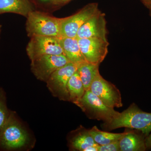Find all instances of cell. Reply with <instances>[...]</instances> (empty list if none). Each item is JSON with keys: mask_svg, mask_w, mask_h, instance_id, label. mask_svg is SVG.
<instances>
[{"mask_svg": "<svg viewBox=\"0 0 151 151\" xmlns=\"http://www.w3.org/2000/svg\"><path fill=\"white\" fill-rule=\"evenodd\" d=\"M103 126L109 130L122 127L134 129L147 137L151 132V113L144 112L133 104L111 121L105 122Z\"/></svg>", "mask_w": 151, "mask_h": 151, "instance_id": "cell-1", "label": "cell"}, {"mask_svg": "<svg viewBox=\"0 0 151 151\" xmlns=\"http://www.w3.org/2000/svg\"><path fill=\"white\" fill-rule=\"evenodd\" d=\"M26 18V29L29 37L35 36L60 37L63 18L56 17L35 10Z\"/></svg>", "mask_w": 151, "mask_h": 151, "instance_id": "cell-2", "label": "cell"}, {"mask_svg": "<svg viewBox=\"0 0 151 151\" xmlns=\"http://www.w3.org/2000/svg\"><path fill=\"white\" fill-rule=\"evenodd\" d=\"M29 140L27 132L17 119L15 113L10 111L0 131V148L6 150H18L25 146Z\"/></svg>", "mask_w": 151, "mask_h": 151, "instance_id": "cell-3", "label": "cell"}, {"mask_svg": "<svg viewBox=\"0 0 151 151\" xmlns=\"http://www.w3.org/2000/svg\"><path fill=\"white\" fill-rule=\"evenodd\" d=\"M75 105L81 108L90 119L103 120L105 122L111 121L119 113L114 108L105 105L90 90L85 91L83 97Z\"/></svg>", "mask_w": 151, "mask_h": 151, "instance_id": "cell-4", "label": "cell"}, {"mask_svg": "<svg viewBox=\"0 0 151 151\" xmlns=\"http://www.w3.org/2000/svg\"><path fill=\"white\" fill-rule=\"evenodd\" d=\"M78 66L69 62L50 76L46 81L47 86L53 96L60 100L69 101L68 83L69 78L77 70Z\"/></svg>", "mask_w": 151, "mask_h": 151, "instance_id": "cell-5", "label": "cell"}, {"mask_svg": "<svg viewBox=\"0 0 151 151\" xmlns=\"http://www.w3.org/2000/svg\"><path fill=\"white\" fill-rule=\"evenodd\" d=\"M31 70L37 79L46 82L60 68L70 62L64 55H45L31 60Z\"/></svg>", "mask_w": 151, "mask_h": 151, "instance_id": "cell-6", "label": "cell"}, {"mask_svg": "<svg viewBox=\"0 0 151 151\" xmlns=\"http://www.w3.org/2000/svg\"><path fill=\"white\" fill-rule=\"evenodd\" d=\"M26 51L30 60L45 55H64L59 38L54 37L35 36L31 37Z\"/></svg>", "mask_w": 151, "mask_h": 151, "instance_id": "cell-7", "label": "cell"}, {"mask_svg": "<svg viewBox=\"0 0 151 151\" xmlns=\"http://www.w3.org/2000/svg\"><path fill=\"white\" fill-rule=\"evenodd\" d=\"M99 11L97 3H90L74 14L63 18L60 37H76L80 27Z\"/></svg>", "mask_w": 151, "mask_h": 151, "instance_id": "cell-8", "label": "cell"}, {"mask_svg": "<svg viewBox=\"0 0 151 151\" xmlns=\"http://www.w3.org/2000/svg\"><path fill=\"white\" fill-rule=\"evenodd\" d=\"M89 90L105 105L111 108L122 107V98L119 89L98 73L92 81Z\"/></svg>", "mask_w": 151, "mask_h": 151, "instance_id": "cell-9", "label": "cell"}, {"mask_svg": "<svg viewBox=\"0 0 151 151\" xmlns=\"http://www.w3.org/2000/svg\"><path fill=\"white\" fill-rule=\"evenodd\" d=\"M78 39L80 50L86 62L100 65L108 53L107 40L97 38Z\"/></svg>", "mask_w": 151, "mask_h": 151, "instance_id": "cell-10", "label": "cell"}, {"mask_svg": "<svg viewBox=\"0 0 151 151\" xmlns=\"http://www.w3.org/2000/svg\"><path fill=\"white\" fill-rule=\"evenodd\" d=\"M107 34L105 14L100 11L89 19L80 27L77 32V39H106Z\"/></svg>", "mask_w": 151, "mask_h": 151, "instance_id": "cell-11", "label": "cell"}, {"mask_svg": "<svg viewBox=\"0 0 151 151\" xmlns=\"http://www.w3.org/2000/svg\"><path fill=\"white\" fill-rule=\"evenodd\" d=\"M35 10L31 0H0V14L10 13L26 18L31 12Z\"/></svg>", "mask_w": 151, "mask_h": 151, "instance_id": "cell-12", "label": "cell"}, {"mask_svg": "<svg viewBox=\"0 0 151 151\" xmlns=\"http://www.w3.org/2000/svg\"><path fill=\"white\" fill-rule=\"evenodd\" d=\"M58 38L64 55L70 62L79 65L83 63L86 62L80 50L77 38L64 37Z\"/></svg>", "mask_w": 151, "mask_h": 151, "instance_id": "cell-13", "label": "cell"}, {"mask_svg": "<svg viewBox=\"0 0 151 151\" xmlns=\"http://www.w3.org/2000/svg\"><path fill=\"white\" fill-rule=\"evenodd\" d=\"M119 145L121 151H144L147 149L142 137L132 132H127L119 140Z\"/></svg>", "mask_w": 151, "mask_h": 151, "instance_id": "cell-14", "label": "cell"}, {"mask_svg": "<svg viewBox=\"0 0 151 151\" xmlns=\"http://www.w3.org/2000/svg\"><path fill=\"white\" fill-rule=\"evenodd\" d=\"M99 65L87 62L78 66L77 71L84 85L85 91L89 90L94 78L99 73Z\"/></svg>", "mask_w": 151, "mask_h": 151, "instance_id": "cell-15", "label": "cell"}, {"mask_svg": "<svg viewBox=\"0 0 151 151\" xmlns=\"http://www.w3.org/2000/svg\"><path fill=\"white\" fill-rule=\"evenodd\" d=\"M67 87L69 101L75 104L83 97L86 91L77 70L69 78Z\"/></svg>", "mask_w": 151, "mask_h": 151, "instance_id": "cell-16", "label": "cell"}, {"mask_svg": "<svg viewBox=\"0 0 151 151\" xmlns=\"http://www.w3.org/2000/svg\"><path fill=\"white\" fill-rule=\"evenodd\" d=\"M95 142L99 145H107L119 141L127 132L119 134L109 133L100 131L96 126L88 130Z\"/></svg>", "mask_w": 151, "mask_h": 151, "instance_id": "cell-17", "label": "cell"}, {"mask_svg": "<svg viewBox=\"0 0 151 151\" xmlns=\"http://www.w3.org/2000/svg\"><path fill=\"white\" fill-rule=\"evenodd\" d=\"M71 146L73 149L79 151H86L91 146H98L95 142L88 130H84L79 132L71 140Z\"/></svg>", "mask_w": 151, "mask_h": 151, "instance_id": "cell-18", "label": "cell"}, {"mask_svg": "<svg viewBox=\"0 0 151 151\" xmlns=\"http://www.w3.org/2000/svg\"><path fill=\"white\" fill-rule=\"evenodd\" d=\"M10 111L6 105L5 94L4 90L0 88V131L8 118Z\"/></svg>", "mask_w": 151, "mask_h": 151, "instance_id": "cell-19", "label": "cell"}, {"mask_svg": "<svg viewBox=\"0 0 151 151\" xmlns=\"http://www.w3.org/2000/svg\"><path fill=\"white\" fill-rule=\"evenodd\" d=\"M119 141L109 143L107 145L98 146L97 147L98 151H120Z\"/></svg>", "mask_w": 151, "mask_h": 151, "instance_id": "cell-20", "label": "cell"}, {"mask_svg": "<svg viewBox=\"0 0 151 151\" xmlns=\"http://www.w3.org/2000/svg\"><path fill=\"white\" fill-rule=\"evenodd\" d=\"M36 1L42 5H55V0H36Z\"/></svg>", "mask_w": 151, "mask_h": 151, "instance_id": "cell-21", "label": "cell"}, {"mask_svg": "<svg viewBox=\"0 0 151 151\" xmlns=\"http://www.w3.org/2000/svg\"><path fill=\"white\" fill-rule=\"evenodd\" d=\"M147 149H151V133L145 139Z\"/></svg>", "mask_w": 151, "mask_h": 151, "instance_id": "cell-22", "label": "cell"}, {"mask_svg": "<svg viewBox=\"0 0 151 151\" xmlns=\"http://www.w3.org/2000/svg\"><path fill=\"white\" fill-rule=\"evenodd\" d=\"M141 2L148 9H150L151 8V0H141Z\"/></svg>", "mask_w": 151, "mask_h": 151, "instance_id": "cell-23", "label": "cell"}, {"mask_svg": "<svg viewBox=\"0 0 151 151\" xmlns=\"http://www.w3.org/2000/svg\"><path fill=\"white\" fill-rule=\"evenodd\" d=\"M70 1L71 0H56V5L65 4Z\"/></svg>", "mask_w": 151, "mask_h": 151, "instance_id": "cell-24", "label": "cell"}, {"mask_svg": "<svg viewBox=\"0 0 151 151\" xmlns=\"http://www.w3.org/2000/svg\"><path fill=\"white\" fill-rule=\"evenodd\" d=\"M1 25L0 24V35H1Z\"/></svg>", "mask_w": 151, "mask_h": 151, "instance_id": "cell-25", "label": "cell"}, {"mask_svg": "<svg viewBox=\"0 0 151 151\" xmlns=\"http://www.w3.org/2000/svg\"><path fill=\"white\" fill-rule=\"evenodd\" d=\"M149 10H150V16L151 17V8L150 9H149Z\"/></svg>", "mask_w": 151, "mask_h": 151, "instance_id": "cell-26", "label": "cell"}, {"mask_svg": "<svg viewBox=\"0 0 151 151\" xmlns=\"http://www.w3.org/2000/svg\"><path fill=\"white\" fill-rule=\"evenodd\" d=\"M56 0H55V5H56Z\"/></svg>", "mask_w": 151, "mask_h": 151, "instance_id": "cell-27", "label": "cell"}]
</instances>
